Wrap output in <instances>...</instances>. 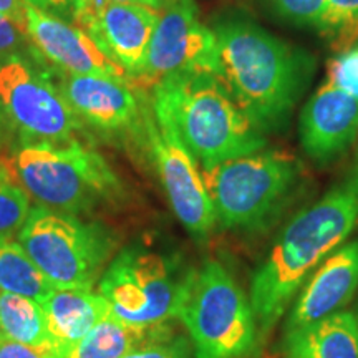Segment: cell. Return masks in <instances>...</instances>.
I'll return each instance as SVG.
<instances>
[{"label":"cell","mask_w":358,"mask_h":358,"mask_svg":"<svg viewBox=\"0 0 358 358\" xmlns=\"http://www.w3.org/2000/svg\"><path fill=\"white\" fill-rule=\"evenodd\" d=\"M159 15L150 7L110 2L83 30L134 82L145 70Z\"/></svg>","instance_id":"9a60e30c"},{"label":"cell","mask_w":358,"mask_h":358,"mask_svg":"<svg viewBox=\"0 0 358 358\" xmlns=\"http://www.w3.org/2000/svg\"><path fill=\"white\" fill-rule=\"evenodd\" d=\"M299 133L303 151L313 161L338 158L357 140L358 98L325 80L303 106Z\"/></svg>","instance_id":"5bb4252c"},{"label":"cell","mask_w":358,"mask_h":358,"mask_svg":"<svg viewBox=\"0 0 358 358\" xmlns=\"http://www.w3.org/2000/svg\"><path fill=\"white\" fill-rule=\"evenodd\" d=\"M216 224L256 231L274 219L299 182V164L282 151H256L201 168Z\"/></svg>","instance_id":"8992f818"},{"label":"cell","mask_w":358,"mask_h":358,"mask_svg":"<svg viewBox=\"0 0 358 358\" xmlns=\"http://www.w3.org/2000/svg\"><path fill=\"white\" fill-rule=\"evenodd\" d=\"M358 226V161L340 185L299 213L280 232L250 282V306L262 342L310 274Z\"/></svg>","instance_id":"6da1fadb"},{"label":"cell","mask_w":358,"mask_h":358,"mask_svg":"<svg viewBox=\"0 0 358 358\" xmlns=\"http://www.w3.org/2000/svg\"><path fill=\"white\" fill-rule=\"evenodd\" d=\"M322 32L337 47L347 48L358 38V0H329Z\"/></svg>","instance_id":"cb8c5ba5"},{"label":"cell","mask_w":358,"mask_h":358,"mask_svg":"<svg viewBox=\"0 0 358 358\" xmlns=\"http://www.w3.org/2000/svg\"><path fill=\"white\" fill-rule=\"evenodd\" d=\"M50 75L83 123L108 133L140 129L143 103L129 78L69 75L58 70Z\"/></svg>","instance_id":"7c38bea8"},{"label":"cell","mask_w":358,"mask_h":358,"mask_svg":"<svg viewBox=\"0 0 358 358\" xmlns=\"http://www.w3.org/2000/svg\"><path fill=\"white\" fill-rule=\"evenodd\" d=\"M358 289V241L340 245L330 254L299 290L285 322L292 332L338 312L352 301Z\"/></svg>","instance_id":"2e32d148"},{"label":"cell","mask_w":358,"mask_h":358,"mask_svg":"<svg viewBox=\"0 0 358 358\" xmlns=\"http://www.w3.org/2000/svg\"><path fill=\"white\" fill-rule=\"evenodd\" d=\"M284 17L297 25L315 27L322 30L325 24L329 0H268Z\"/></svg>","instance_id":"d4e9b609"},{"label":"cell","mask_w":358,"mask_h":358,"mask_svg":"<svg viewBox=\"0 0 358 358\" xmlns=\"http://www.w3.org/2000/svg\"><path fill=\"white\" fill-rule=\"evenodd\" d=\"M30 209V196L7 163H0V239L19 234Z\"/></svg>","instance_id":"7402d4cb"},{"label":"cell","mask_w":358,"mask_h":358,"mask_svg":"<svg viewBox=\"0 0 358 358\" xmlns=\"http://www.w3.org/2000/svg\"><path fill=\"white\" fill-rule=\"evenodd\" d=\"M27 37L32 40L45 60L58 71L69 75H100L128 78V73L101 52L90 35L80 27L50 15L25 2Z\"/></svg>","instance_id":"4fadbf2b"},{"label":"cell","mask_w":358,"mask_h":358,"mask_svg":"<svg viewBox=\"0 0 358 358\" xmlns=\"http://www.w3.org/2000/svg\"><path fill=\"white\" fill-rule=\"evenodd\" d=\"M176 319L194 358H259L262 338L250 299L217 261L189 271Z\"/></svg>","instance_id":"5b68a950"},{"label":"cell","mask_w":358,"mask_h":358,"mask_svg":"<svg viewBox=\"0 0 358 358\" xmlns=\"http://www.w3.org/2000/svg\"><path fill=\"white\" fill-rule=\"evenodd\" d=\"M159 15L141 77L156 85L169 75L219 71L216 32L201 24L194 0H171Z\"/></svg>","instance_id":"8fae6325"},{"label":"cell","mask_w":358,"mask_h":358,"mask_svg":"<svg viewBox=\"0 0 358 358\" xmlns=\"http://www.w3.org/2000/svg\"><path fill=\"white\" fill-rule=\"evenodd\" d=\"M111 2H120V3H134V6H143L155 8V10H164L168 7V3L171 0H111Z\"/></svg>","instance_id":"4dcf8cb0"},{"label":"cell","mask_w":358,"mask_h":358,"mask_svg":"<svg viewBox=\"0 0 358 358\" xmlns=\"http://www.w3.org/2000/svg\"><path fill=\"white\" fill-rule=\"evenodd\" d=\"M138 131L145 138L161 185L179 222L196 239H206L216 226V216L198 161L179 136L171 120L156 111L151 103L143 106Z\"/></svg>","instance_id":"30bf717a"},{"label":"cell","mask_w":358,"mask_h":358,"mask_svg":"<svg viewBox=\"0 0 358 358\" xmlns=\"http://www.w3.org/2000/svg\"><path fill=\"white\" fill-rule=\"evenodd\" d=\"M327 82L358 98V45L347 48L330 62Z\"/></svg>","instance_id":"484cf974"},{"label":"cell","mask_w":358,"mask_h":358,"mask_svg":"<svg viewBox=\"0 0 358 358\" xmlns=\"http://www.w3.org/2000/svg\"><path fill=\"white\" fill-rule=\"evenodd\" d=\"M25 2L45 12H70V0H25Z\"/></svg>","instance_id":"f546056e"},{"label":"cell","mask_w":358,"mask_h":358,"mask_svg":"<svg viewBox=\"0 0 358 358\" xmlns=\"http://www.w3.org/2000/svg\"><path fill=\"white\" fill-rule=\"evenodd\" d=\"M52 358H66L95 327L111 317L110 307L90 289L55 287L42 302Z\"/></svg>","instance_id":"e0dca14e"},{"label":"cell","mask_w":358,"mask_h":358,"mask_svg":"<svg viewBox=\"0 0 358 358\" xmlns=\"http://www.w3.org/2000/svg\"><path fill=\"white\" fill-rule=\"evenodd\" d=\"M151 106L171 120L201 168L266 146V138L216 75H169L153 85Z\"/></svg>","instance_id":"3957f363"},{"label":"cell","mask_w":358,"mask_h":358,"mask_svg":"<svg viewBox=\"0 0 358 358\" xmlns=\"http://www.w3.org/2000/svg\"><path fill=\"white\" fill-rule=\"evenodd\" d=\"M0 115L22 143L75 140L83 128L50 71H42L20 55L0 62Z\"/></svg>","instance_id":"9c48e42d"},{"label":"cell","mask_w":358,"mask_h":358,"mask_svg":"<svg viewBox=\"0 0 358 358\" xmlns=\"http://www.w3.org/2000/svg\"><path fill=\"white\" fill-rule=\"evenodd\" d=\"M25 35L7 17L0 15V62L8 57L19 55Z\"/></svg>","instance_id":"4316f807"},{"label":"cell","mask_w":358,"mask_h":358,"mask_svg":"<svg viewBox=\"0 0 358 358\" xmlns=\"http://www.w3.org/2000/svg\"><path fill=\"white\" fill-rule=\"evenodd\" d=\"M187 274H181L168 256L143 245H127L106 266L96 292L115 320L155 329L176 319Z\"/></svg>","instance_id":"ba28073f"},{"label":"cell","mask_w":358,"mask_h":358,"mask_svg":"<svg viewBox=\"0 0 358 358\" xmlns=\"http://www.w3.org/2000/svg\"><path fill=\"white\" fill-rule=\"evenodd\" d=\"M0 338L32 347L52 358L43 307L34 299L0 292Z\"/></svg>","instance_id":"d6986e66"},{"label":"cell","mask_w":358,"mask_h":358,"mask_svg":"<svg viewBox=\"0 0 358 358\" xmlns=\"http://www.w3.org/2000/svg\"><path fill=\"white\" fill-rule=\"evenodd\" d=\"M122 358H194V355L189 338L174 334L164 324Z\"/></svg>","instance_id":"603a6c76"},{"label":"cell","mask_w":358,"mask_h":358,"mask_svg":"<svg viewBox=\"0 0 358 358\" xmlns=\"http://www.w3.org/2000/svg\"><path fill=\"white\" fill-rule=\"evenodd\" d=\"M156 329L158 327L136 329L108 317L100 322L66 358H122L145 342Z\"/></svg>","instance_id":"44dd1931"},{"label":"cell","mask_w":358,"mask_h":358,"mask_svg":"<svg viewBox=\"0 0 358 358\" xmlns=\"http://www.w3.org/2000/svg\"><path fill=\"white\" fill-rule=\"evenodd\" d=\"M0 15L13 22L22 34L27 35V10L25 0H0Z\"/></svg>","instance_id":"83f0119b"},{"label":"cell","mask_w":358,"mask_h":358,"mask_svg":"<svg viewBox=\"0 0 358 358\" xmlns=\"http://www.w3.org/2000/svg\"><path fill=\"white\" fill-rule=\"evenodd\" d=\"M214 32L217 78L259 131L280 127L307 87L312 62L252 22H224Z\"/></svg>","instance_id":"7a4b0ae2"},{"label":"cell","mask_w":358,"mask_h":358,"mask_svg":"<svg viewBox=\"0 0 358 358\" xmlns=\"http://www.w3.org/2000/svg\"><path fill=\"white\" fill-rule=\"evenodd\" d=\"M357 161H358V156H357Z\"/></svg>","instance_id":"1f68e13d"},{"label":"cell","mask_w":358,"mask_h":358,"mask_svg":"<svg viewBox=\"0 0 358 358\" xmlns=\"http://www.w3.org/2000/svg\"><path fill=\"white\" fill-rule=\"evenodd\" d=\"M55 285L19 243L0 239V292L24 295L42 303Z\"/></svg>","instance_id":"ffe728a7"},{"label":"cell","mask_w":358,"mask_h":358,"mask_svg":"<svg viewBox=\"0 0 358 358\" xmlns=\"http://www.w3.org/2000/svg\"><path fill=\"white\" fill-rule=\"evenodd\" d=\"M0 358H50L32 347L0 338Z\"/></svg>","instance_id":"f1b7e54d"},{"label":"cell","mask_w":358,"mask_h":358,"mask_svg":"<svg viewBox=\"0 0 358 358\" xmlns=\"http://www.w3.org/2000/svg\"><path fill=\"white\" fill-rule=\"evenodd\" d=\"M7 166L40 206L77 216L115 203L123 191L108 161L78 138L22 143Z\"/></svg>","instance_id":"277c9868"},{"label":"cell","mask_w":358,"mask_h":358,"mask_svg":"<svg viewBox=\"0 0 358 358\" xmlns=\"http://www.w3.org/2000/svg\"><path fill=\"white\" fill-rule=\"evenodd\" d=\"M285 358H358V317L338 310L285 332Z\"/></svg>","instance_id":"ac0fdd59"},{"label":"cell","mask_w":358,"mask_h":358,"mask_svg":"<svg viewBox=\"0 0 358 358\" xmlns=\"http://www.w3.org/2000/svg\"><path fill=\"white\" fill-rule=\"evenodd\" d=\"M17 243L60 289L92 290L116 254V237L101 222L40 204L30 209Z\"/></svg>","instance_id":"52a82bcc"}]
</instances>
